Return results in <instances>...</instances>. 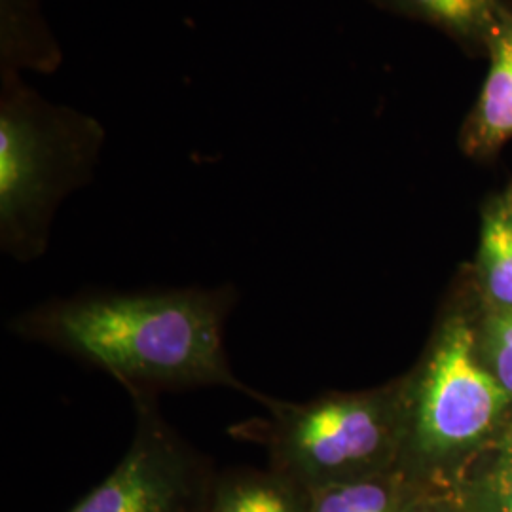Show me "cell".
<instances>
[{
    "mask_svg": "<svg viewBox=\"0 0 512 512\" xmlns=\"http://www.w3.org/2000/svg\"><path fill=\"white\" fill-rule=\"evenodd\" d=\"M236 302L232 285L99 289L42 302L8 330L107 372L131 399L228 387L264 404L268 395L243 384L228 361L224 334Z\"/></svg>",
    "mask_w": 512,
    "mask_h": 512,
    "instance_id": "obj_1",
    "label": "cell"
},
{
    "mask_svg": "<svg viewBox=\"0 0 512 512\" xmlns=\"http://www.w3.org/2000/svg\"><path fill=\"white\" fill-rule=\"evenodd\" d=\"M262 406L266 416L238 421L228 433L266 448L272 471L304 492L378 475L401 458V382L355 393H325L306 403L266 397Z\"/></svg>",
    "mask_w": 512,
    "mask_h": 512,
    "instance_id": "obj_2",
    "label": "cell"
},
{
    "mask_svg": "<svg viewBox=\"0 0 512 512\" xmlns=\"http://www.w3.org/2000/svg\"><path fill=\"white\" fill-rule=\"evenodd\" d=\"M401 458L435 463L497 439L511 423L512 401L484 363L478 330L450 311L420 365L401 380Z\"/></svg>",
    "mask_w": 512,
    "mask_h": 512,
    "instance_id": "obj_3",
    "label": "cell"
},
{
    "mask_svg": "<svg viewBox=\"0 0 512 512\" xmlns=\"http://www.w3.org/2000/svg\"><path fill=\"white\" fill-rule=\"evenodd\" d=\"M135 433L126 456L69 512H207L209 461L165 420L160 399H131Z\"/></svg>",
    "mask_w": 512,
    "mask_h": 512,
    "instance_id": "obj_4",
    "label": "cell"
},
{
    "mask_svg": "<svg viewBox=\"0 0 512 512\" xmlns=\"http://www.w3.org/2000/svg\"><path fill=\"white\" fill-rule=\"evenodd\" d=\"M84 165L65 154L35 120L18 110L0 114V243L18 262L44 255L48 222L61 194Z\"/></svg>",
    "mask_w": 512,
    "mask_h": 512,
    "instance_id": "obj_5",
    "label": "cell"
},
{
    "mask_svg": "<svg viewBox=\"0 0 512 512\" xmlns=\"http://www.w3.org/2000/svg\"><path fill=\"white\" fill-rule=\"evenodd\" d=\"M490 67L475 107L461 129V148L471 158H490L512 141V8L507 6L488 44Z\"/></svg>",
    "mask_w": 512,
    "mask_h": 512,
    "instance_id": "obj_6",
    "label": "cell"
},
{
    "mask_svg": "<svg viewBox=\"0 0 512 512\" xmlns=\"http://www.w3.org/2000/svg\"><path fill=\"white\" fill-rule=\"evenodd\" d=\"M476 275L486 310H512V202L507 192L482 209Z\"/></svg>",
    "mask_w": 512,
    "mask_h": 512,
    "instance_id": "obj_7",
    "label": "cell"
},
{
    "mask_svg": "<svg viewBox=\"0 0 512 512\" xmlns=\"http://www.w3.org/2000/svg\"><path fill=\"white\" fill-rule=\"evenodd\" d=\"M306 492L275 471H234L215 478L207 512H304Z\"/></svg>",
    "mask_w": 512,
    "mask_h": 512,
    "instance_id": "obj_8",
    "label": "cell"
},
{
    "mask_svg": "<svg viewBox=\"0 0 512 512\" xmlns=\"http://www.w3.org/2000/svg\"><path fill=\"white\" fill-rule=\"evenodd\" d=\"M404 12L429 21L465 48L488 50L505 0H393Z\"/></svg>",
    "mask_w": 512,
    "mask_h": 512,
    "instance_id": "obj_9",
    "label": "cell"
},
{
    "mask_svg": "<svg viewBox=\"0 0 512 512\" xmlns=\"http://www.w3.org/2000/svg\"><path fill=\"white\" fill-rule=\"evenodd\" d=\"M304 512H401L399 486L393 476H361L306 492Z\"/></svg>",
    "mask_w": 512,
    "mask_h": 512,
    "instance_id": "obj_10",
    "label": "cell"
},
{
    "mask_svg": "<svg viewBox=\"0 0 512 512\" xmlns=\"http://www.w3.org/2000/svg\"><path fill=\"white\" fill-rule=\"evenodd\" d=\"M478 342L484 363L512 401V310H486Z\"/></svg>",
    "mask_w": 512,
    "mask_h": 512,
    "instance_id": "obj_11",
    "label": "cell"
},
{
    "mask_svg": "<svg viewBox=\"0 0 512 512\" xmlns=\"http://www.w3.org/2000/svg\"><path fill=\"white\" fill-rule=\"evenodd\" d=\"M486 494L490 512H512V420L497 437Z\"/></svg>",
    "mask_w": 512,
    "mask_h": 512,
    "instance_id": "obj_12",
    "label": "cell"
},
{
    "mask_svg": "<svg viewBox=\"0 0 512 512\" xmlns=\"http://www.w3.org/2000/svg\"><path fill=\"white\" fill-rule=\"evenodd\" d=\"M507 196H509V198H511V202H512V183H511V186H509V190H507Z\"/></svg>",
    "mask_w": 512,
    "mask_h": 512,
    "instance_id": "obj_13",
    "label": "cell"
},
{
    "mask_svg": "<svg viewBox=\"0 0 512 512\" xmlns=\"http://www.w3.org/2000/svg\"><path fill=\"white\" fill-rule=\"evenodd\" d=\"M412 512H437V511H429V509H420V511H412Z\"/></svg>",
    "mask_w": 512,
    "mask_h": 512,
    "instance_id": "obj_14",
    "label": "cell"
}]
</instances>
